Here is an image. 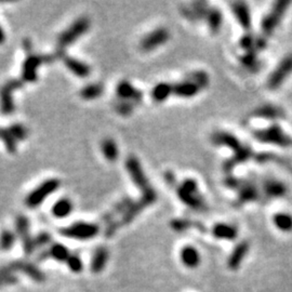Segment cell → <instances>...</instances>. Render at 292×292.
Masks as SVG:
<instances>
[{
	"label": "cell",
	"instance_id": "obj_21",
	"mask_svg": "<svg viewBox=\"0 0 292 292\" xmlns=\"http://www.w3.org/2000/svg\"><path fill=\"white\" fill-rule=\"evenodd\" d=\"M252 156H253L252 149L249 147V146L243 145V147H240L238 150H236L234 156L225 162L224 170L232 171L233 169L237 166V164L246 162L247 160L250 159Z\"/></svg>",
	"mask_w": 292,
	"mask_h": 292
},
{
	"label": "cell",
	"instance_id": "obj_14",
	"mask_svg": "<svg viewBox=\"0 0 292 292\" xmlns=\"http://www.w3.org/2000/svg\"><path fill=\"white\" fill-rule=\"evenodd\" d=\"M0 272L3 274H13L14 272H22L26 274L32 280L41 282L46 279L45 274L41 271H39L34 264L28 263L26 261H14L11 262L10 264L3 266L0 268Z\"/></svg>",
	"mask_w": 292,
	"mask_h": 292
},
{
	"label": "cell",
	"instance_id": "obj_34",
	"mask_svg": "<svg viewBox=\"0 0 292 292\" xmlns=\"http://www.w3.org/2000/svg\"><path fill=\"white\" fill-rule=\"evenodd\" d=\"M273 222H274L276 227L282 232H291L292 230V215L289 213H276L273 218Z\"/></svg>",
	"mask_w": 292,
	"mask_h": 292
},
{
	"label": "cell",
	"instance_id": "obj_36",
	"mask_svg": "<svg viewBox=\"0 0 292 292\" xmlns=\"http://www.w3.org/2000/svg\"><path fill=\"white\" fill-rule=\"evenodd\" d=\"M49 254L50 258H53L54 260L59 262H66L70 256L68 249L60 243H54L53 246L49 249Z\"/></svg>",
	"mask_w": 292,
	"mask_h": 292
},
{
	"label": "cell",
	"instance_id": "obj_41",
	"mask_svg": "<svg viewBox=\"0 0 292 292\" xmlns=\"http://www.w3.org/2000/svg\"><path fill=\"white\" fill-rule=\"evenodd\" d=\"M66 263L69 267V270L74 273H80L82 271V267H83L82 262L80 260L78 254H70Z\"/></svg>",
	"mask_w": 292,
	"mask_h": 292
},
{
	"label": "cell",
	"instance_id": "obj_43",
	"mask_svg": "<svg viewBox=\"0 0 292 292\" xmlns=\"http://www.w3.org/2000/svg\"><path fill=\"white\" fill-rule=\"evenodd\" d=\"M51 242V236L48 233H40L34 239L35 248H42Z\"/></svg>",
	"mask_w": 292,
	"mask_h": 292
},
{
	"label": "cell",
	"instance_id": "obj_15",
	"mask_svg": "<svg viewBox=\"0 0 292 292\" xmlns=\"http://www.w3.org/2000/svg\"><path fill=\"white\" fill-rule=\"evenodd\" d=\"M170 39V32L166 27H159L144 36L140 42V48L145 52L159 48Z\"/></svg>",
	"mask_w": 292,
	"mask_h": 292
},
{
	"label": "cell",
	"instance_id": "obj_35",
	"mask_svg": "<svg viewBox=\"0 0 292 292\" xmlns=\"http://www.w3.org/2000/svg\"><path fill=\"white\" fill-rule=\"evenodd\" d=\"M170 225H171V228L176 230V232H183V230H186L188 228H197L201 230V232H205V227L202 226V224L193 222V221L185 220V219L173 220L171 221Z\"/></svg>",
	"mask_w": 292,
	"mask_h": 292
},
{
	"label": "cell",
	"instance_id": "obj_11",
	"mask_svg": "<svg viewBox=\"0 0 292 292\" xmlns=\"http://www.w3.org/2000/svg\"><path fill=\"white\" fill-rule=\"evenodd\" d=\"M98 230H100V227L97 224L78 222L68 226V227L62 228L60 233L65 237L84 240L96 237L98 234Z\"/></svg>",
	"mask_w": 292,
	"mask_h": 292
},
{
	"label": "cell",
	"instance_id": "obj_28",
	"mask_svg": "<svg viewBox=\"0 0 292 292\" xmlns=\"http://www.w3.org/2000/svg\"><path fill=\"white\" fill-rule=\"evenodd\" d=\"M173 94V84L168 82H160L152 90V98L155 102H163Z\"/></svg>",
	"mask_w": 292,
	"mask_h": 292
},
{
	"label": "cell",
	"instance_id": "obj_16",
	"mask_svg": "<svg viewBox=\"0 0 292 292\" xmlns=\"http://www.w3.org/2000/svg\"><path fill=\"white\" fill-rule=\"evenodd\" d=\"M16 232L22 240L25 254L26 256H31L35 250L34 239L31 237L30 223H28V220L24 215H18L16 218Z\"/></svg>",
	"mask_w": 292,
	"mask_h": 292
},
{
	"label": "cell",
	"instance_id": "obj_5",
	"mask_svg": "<svg viewBox=\"0 0 292 292\" xmlns=\"http://www.w3.org/2000/svg\"><path fill=\"white\" fill-rule=\"evenodd\" d=\"M156 199H157V193L153 190V187L150 188V190L144 192L138 201H132V204L130 205V207L127 209L126 212L122 214L120 221H117L119 227L132 222L136 215L142 212L145 208H147V207H149L150 205H153L154 202L156 201Z\"/></svg>",
	"mask_w": 292,
	"mask_h": 292
},
{
	"label": "cell",
	"instance_id": "obj_39",
	"mask_svg": "<svg viewBox=\"0 0 292 292\" xmlns=\"http://www.w3.org/2000/svg\"><path fill=\"white\" fill-rule=\"evenodd\" d=\"M8 130L16 141H23L27 138V130L21 124H14L9 127Z\"/></svg>",
	"mask_w": 292,
	"mask_h": 292
},
{
	"label": "cell",
	"instance_id": "obj_42",
	"mask_svg": "<svg viewBox=\"0 0 292 292\" xmlns=\"http://www.w3.org/2000/svg\"><path fill=\"white\" fill-rule=\"evenodd\" d=\"M240 61H242V63L247 68H254V67H257L259 64V61H258L256 53L254 52H247V54L243 55V58L240 59Z\"/></svg>",
	"mask_w": 292,
	"mask_h": 292
},
{
	"label": "cell",
	"instance_id": "obj_31",
	"mask_svg": "<svg viewBox=\"0 0 292 292\" xmlns=\"http://www.w3.org/2000/svg\"><path fill=\"white\" fill-rule=\"evenodd\" d=\"M206 21L208 23L210 31L216 34L220 31L221 25H222V13L216 8L209 9L208 14L206 16Z\"/></svg>",
	"mask_w": 292,
	"mask_h": 292
},
{
	"label": "cell",
	"instance_id": "obj_9",
	"mask_svg": "<svg viewBox=\"0 0 292 292\" xmlns=\"http://www.w3.org/2000/svg\"><path fill=\"white\" fill-rule=\"evenodd\" d=\"M60 186V181L56 178H51L40 184L36 190L32 191L28 194L25 199V204L27 207H30L31 209H34L36 207H38L40 204L44 202V200L48 197L50 194H52Z\"/></svg>",
	"mask_w": 292,
	"mask_h": 292
},
{
	"label": "cell",
	"instance_id": "obj_27",
	"mask_svg": "<svg viewBox=\"0 0 292 292\" xmlns=\"http://www.w3.org/2000/svg\"><path fill=\"white\" fill-rule=\"evenodd\" d=\"M108 260V250L104 247L97 248L94 252L92 261H91V271L93 273H101L106 265Z\"/></svg>",
	"mask_w": 292,
	"mask_h": 292
},
{
	"label": "cell",
	"instance_id": "obj_10",
	"mask_svg": "<svg viewBox=\"0 0 292 292\" xmlns=\"http://www.w3.org/2000/svg\"><path fill=\"white\" fill-rule=\"evenodd\" d=\"M292 74V53L286 55L277 65L267 80V88L270 90H277L285 80Z\"/></svg>",
	"mask_w": 292,
	"mask_h": 292
},
{
	"label": "cell",
	"instance_id": "obj_1",
	"mask_svg": "<svg viewBox=\"0 0 292 292\" xmlns=\"http://www.w3.org/2000/svg\"><path fill=\"white\" fill-rule=\"evenodd\" d=\"M209 75L204 70H195L180 82L173 84V94L178 97H193L209 86Z\"/></svg>",
	"mask_w": 292,
	"mask_h": 292
},
{
	"label": "cell",
	"instance_id": "obj_12",
	"mask_svg": "<svg viewBox=\"0 0 292 292\" xmlns=\"http://www.w3.org/2000/svg\"><path fill=\"white\" fill-rule=\"evenodd\" d=\"M23 87V81L18 79H10L0 88V111L3 115H12L14 112V102L12 92Z\"/></svg>",
	"mask_w": 292,
	"mask_h": 292
},
{
	"label": "cell",
	"instance_id": "obj_25",
	"mask_svg": "<svg viewBox=\"0 0 292 292\" xmlns=\"http://www.w3.org/2000/svg\"><path fill=\"white\" fill-rule=\"evenodd\" d=\"M132 201L133 200L131 198H125L121 201H119L118 204L114 207V208H113L111 211H108L107 213H105L102 216V222L105 224H110L112 222H114V219L116 218V216L118 214H124L127 211V209L130 207V205L132 204Z\"/></svg>",
	"mask_w": 292,
	"mask_h": 292
},
{
	"label": "cell",
	"instance_id": "obj_20",
	"mask_svg": "<svg viewBox=\"0 0 292 292\" xmlns=\"http://www.w3.org/2000/svg\"><path fill=\"white\" fill-rule=\"evenodd\" d=\"M61 58H62L64 64L66 65V67L73 74L76 75V76L81 77V78H86L89 76V75H90L91 68L86 63H83V62H81V61H79L77 59H74V58H72V56H67L65 53L61 55Z\"/></svg>",
	"mask_w": 292,
	"mask_h": 292
},
{
	"label": "cell",
	"instance_id": "obj_44",
	"mask_svg": "<svg viewBox=\"0 0 292 292\" xmlns=\"http://www.w3.org/2000/svg\"><path fill=\"white\" fill-rule=\"evenodd\" d=\"M49 258H50L49 250H47V251H42V252L39 254V257H38V262L46 261L47 259H49Z\"/></svg>",
	"mask_w": 292,
	"mask_h": 292
},
{
	"label": "cell",
	"instance_id": "obj_46",
	"mask_svg": "<svg viewBox=\"0 0 292 292\" xmlns=\"http://www.w3.org/2000/svg\"><path fill=\"white\" fill-rule=\"evenodd\" d=\"M4 40H6V35H4V32L1 28V26H0V45H2Z\"/></svg>",
	"mask_w": 292,
	"mask_h": 292
},
{
	"label": "cell",
	"instance_id": "obj_6",
	"mask_svg": "<svg viewBox=\"0 0 292 292\" xmlns=\"http://www.w3.org/2000/svg\"><path fill=\"white\" fill-rule=\"evenodd\" d=\"M89 28H90V20L88 17H80L79 20L75 21L66 31H64L60 35L58 39V49L56 50L64 51L67 46L74 44L84 32H87Z\"/></svg>",
	"mask_w": 292,
	"mask_h": 292
},
{
	"label": "cell",
	"instance_id": "obj_22",
	"mask_svg": "<svg viewBox=\"0 0 292 292\" xmlns=\"http://www.w3.org/2000/svg\"><path fill=\"white\" fill-rule=\"evenodd\" d=\"M249 251V243L248 242H242L239 243L235 249L233 250L232 254L228 259V267L232 271H236L239 267V265L242 264V262L243 261L244 257L247 256V253Z\"/></svg>",
	"mask_w": 292,
	"mask_h": 292
},
{
	"label": "cell",
	"instance_id": "obj_8",
	"mask_svg": "<svg viewBox=\"0 0 292 292\" xmlns=\"http://www.w3.org/2000/svg\"><path fill=\"white\" fill-rule=\"evenodd\" d=\"M54 55H28L23 63L22 78L26 82H35L37 80V68L46 63H52L55 60Z\"/></svg>",
	"mask_w": 292,
	"mask_h": 292
},
{
	"label": "cell",
	"instance_id": "obj_13",
	"mask_svg": "<svg viewBox=\"0 0 292 292\" xmlns=\"http://www.w3.org/2000/svg\"><path fill=\"white\" fill-rule=\"evenodd\" d=\"M126 169L129 173L131 180L134 183V185L140 188L143 193L152 188V186L149 184L148 178L145 176V172L138 158L134 156H129L127 158Z\"/></svg>",
	"mask_w": 292,
	"mask_h": 292
},
{
	"label": "cell",
	"instance_id": "obj_4",
	"mask_svg": "<svg viewBox=\"0 0 292 292\" xmlns=\"http://www.w3.org/2000/svg\"><path fill=\"white\" fill-rule=\"evenodd\" d=\"M291 1H289V0H279V1L274 3L272 10L266 14L262 21L261 27L263 35L270 37L274 32V31L280 24L282 18H284V16L288 10Z\"/></svg>",
	"mask_w": 292,
	"mask_h": 292
},
{
	"label": "cell",
	"instance_id": "obj_18",
	"mask_svg": "<svg viewBox=\"0 0 292 292\" xmlns=\"http://www.w3.org/2000/svg\"><path fill=\"white\" fill-rule=\"evenodd\" d=\"M211 141H212L214 145L225 146V147L233 149L234 152H236L240 147H243L242 142H240L236 136L229 132H225V131L214 132L213 135L211 136Z\"/></svg>",
	"mask_w": 292,
	"mask_h": 292
},
{
	"label": "cell",
	"instance_id": "obj_24",
	"mask_svg": "<svg viewBox=\"0 0 292 292\" xmlns=\"http://www.w3.org/2000/svg\"><path fill=\"white\" fill-rule=\"evenodd\" d=\"M212 235L215 238H219V239L234 240L237 237V228L229 224L219 223L213 226Z\"/></svg>",
	"mask_w": 292,
	"mask_h": 292
},
{
	"label": "cell",
	"instance_id": "obj_32",
	"mask_svg": "<svg viewBox=\"0 0 292 292\" xmlns=\"http://www.w3.org/2000/svg\"><path fill=\"white\" fill-rule=\"evenodd\" d=\"M72 210H73L72 201L67 198H63L55 202L52 208V213L55 218L63 219V218H66V216L72 212Z\"/></svg>",
	"mask_w": 292,
	"mask_h": 292
},
{
	"label": "cell",
	"instance_id": "obj_26",
	"mask_svg": "<svg viewBox=\"0 0 292 292\" xmlns=\"http://www.w3.org/2000/svg\"><path fill=\"white\" fill-rule=\"evenodd\" d=\"M253 116L261 117V118L266 119H279L282 118L285 114L279 107L274 105H263L258 107L257 110L253 112Z\"/></svg>",
	"mask_w": 292,
	"mask_h": 292
},
{
	"label": "cell",
	"instance_id": "obj_23",
	"mask_svg": "<svg viewBox=\"0 0 292 292\" xmlns=\"http://www.w3.org/2000/svg\"><path fill=\"white\" fill-rule=\"evenodd\" d=\"M180 257L183 264L187 267L195 268L200 263V256L198 251L192 246H185L184 248H182Z\"/></svg>",
	"mask_w": 292,
	"mask_h": 292
},
{
	"label": "cell",
	"instance_id": "obj_7",
	"mask_svg": "<svg viewBox=\"0 0 292 292\" xmlns=\"http://www.w3.org/2000/svg\"><path fill=\"white\" fill-rule=\"evenodd\" d=\"M226 185L230 188L238 191L236 206H243L247 202L256 201L259 198V191L256 185L251 182H246L237 178H229L226 180Z\"/></svg>",
	"mask_w": 292,
	"mask_h": 292
},
{
	"label": "cell",
	"instance_id": "obj_2",
	"mask_svg": "<svg viewBox=\"0 0 292 292\" xmlns=\"http://www.w3.org/2000/svg\"><path fill=\"white\" fill-rule=\"evenodd\" d=\"M178 199L194 210H206L207 206L198 191V184L194 178H186L177 188Z\"/></svg>",
	"mask_w": 292,
	"mask_h": 292
},
{
	"label": "cell",
	"instance_id": "obj_37",
	"mask_svg": "<svg viewBox=\"0 0 292 292\" xmlns=\"http://www.w3.org/2000/svg\"><path fill=\"white\" fill-rule=\"evenodd\" d=\"M0 140L2 141L9 153L13 154L16 152V141L13 139V136L9 132L8 128H0Z\"/></svg>",
	"mask_w": 292,
	"mask_h": 292
},
{
	"label": "cell",
	"instance_id": "obj_38",
	"mask_svg": "<svg viewBox=\"0 0 292 292\" xmlns=\"http://www.w3.org/2000/svg\"><path fill=\"white\" fill-rule=\"evenodd\" d=\"M14 243H16V235L11 230H3L0 235V248L2 250H9L13 247Z\"/></svg>",
	"mask_w": 292,
	"mask_h": 292
},
{
	"label": "cell",
	"instance_id": "obj_17",
	"mask_svg": "<svg viewBox=\"0 0 292 292\" xmlns=\"http://www.w3.org/2000/svg\"><path fill=\"white\" fill-rule=\"evenodd\" d=\"M116 92H117V96H118V97L121 98V100L134 103V104L140 102L143 98L142 91H140L139 89L134 88L132 84H131L129 81H127V80H122V81L118 83Z\"/></svg>",
	"mask_w": 292,
	"mask_h": 292
},
{
	"label": "cell",
	"instance_id": "obj_40",
	"mask_svg": "<svg viewBox=\"0 0 292 292\" xmlns=\"http://www.w3.org/2000/svg\"><path fill=\"white\" fill-rule=\"evenodd\" d=\"M134 103H131V102H127V101H119L116 103L115 105V110L116 112L118 113V114L122 115V116H127V115H130L131 113L133 112V108H134Z\"/></svg>",
	"mask_w": 292,
	"mask_h": 292
},
{
	"label": "cell",
	"instance_id": "obj_33",
	"mask_svg": "<svg viewBox=\"0 0 292 292\" xmlns=\"http://www.w3.org/2000/svg\"><path fill=\"white\" fill-rule=\"evenodd\" d=\"M103 92H104V87H103L101 83H91L81 89L80 97H81L83 100L90 101L94 100V98L100 97Z\"/></svg>",
	"mask_w": 292,
	"mask_h": 292
},
{
	"label": "cell",
	"instance_id": "obj_29",
	"mask_svg": "<svg viewBox=\"0 0 292 292\" xmlns=\"http://www.w3.org/2000/svg\"><path fill=\"white\" fill-rule=\"evenodd\" d=\"M101 149L103 155H104V157L108 160V162H114L118 159L119 156L118 146H117L116 142L113 139L107 138L103 140L101 143Z\"/></svg>",
	"mask_w": 292,
	"mask_h": 292
},
{
	"label": "cell",
	"instance_id": "obj_3",
	"mask_svg": "<svg viewBox=\"0 0 292 292\" xmlns=\"http://www.w3.org/2000/svg\"><path fill=\"white\" fill-rule=\"evenodd\" d=\"M254 139L259 142L278 145L280 147H292V138L282 130L279 125H272L265 129H259L253 132Z\"/></svg>",
	"mask_w": 292,
	"mask_h": 292
},
{
	"label": "cell",
	"instance_id": "obj_45",
	"mask_svg": "<svg viewBox=\"0 0 292 292\" xmlns=\"http://www.w3.org/2000/svg\"><path fill=\"white\" fill-rule=\"evenodd\" d=\"M23 47H24V49L26 50V52H31L32 51V45L30 39H25L24 40V44H23Z\"/></svg>",
	"mask_w": 292,
	"mask_h": 292
},
{
	"label": "cell",
	"instance_id": "obj_30",
	"mask_svg": "<svg viewBox=\"0 0 292 292\" xmlns=\"http://www.w3.org/2000/svg\"><path fill=\"white\" fill-rule=\"evenodd\" d=\"M264 193L271 198L281 197L287 193V187L284 183L279 181H267L264 184Z\"/></svg>",
	"mask_w": 292,
	"mask_h": 292
},
{
	"label": "cell",
	"instance_id": "obj_19",
	"mask_svg": "<svg viewBox=\"0 0 292 292\" xmlns=\"http://www.w3.org/2000/svg\"><path fill=\"white\" fill-rule=\"evenodd\" d=\"M233 8V12L235 16H236V18L238 23L242 26L243 30L244 31H250L251 30V25H252V20H251V13H250V9L247 6L246 2H235L232 4Z\"/></svg>",
	"mask_w": 292,
	"mask_h": 292
}]
</instances>
